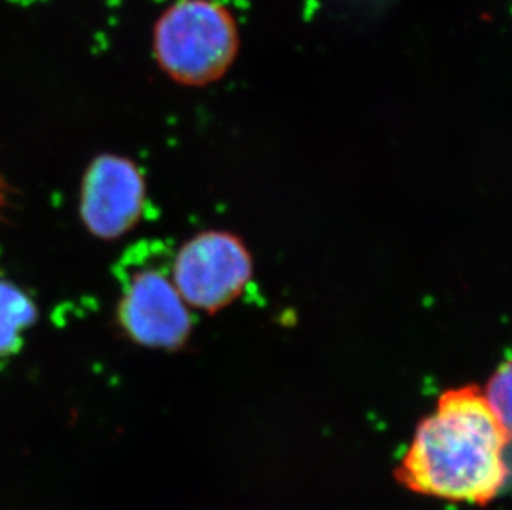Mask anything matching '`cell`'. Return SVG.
Here are the masks:
<instances>
[{
	"label": "cell",
	"mask_w": 512,
	"mask_h": 510,
	"mask_svg": "<svg viewBox=\"0 0 512 510\" xmlns=\"http://www.w3.org/2000/svg\"><path fill=\"white\" fill-rule=\"evenodd\" d=\"M145 203V181L135 164L105 156L88 171L82 214L98 236L116 237L135 226Z\"/></svg>",
	"instance_id": "obj_5"
},
{
	"label": "cell",
	"mask_w": 512,
	"mask_h": 510,
	"mask_svg": "<svg viewBox=\"0 0 512 510\" xmlns=\"http://www.w3.org/2000/svg\"><path fill=\"white\" fill-rule=\"evenodd\" d=\"M121 322L136 342L151 348L183 347L193 317L173 279L158 270L136 274L121 304Z\"/></svg>",
	"instance_id": "obj_4"
},
{
	"label": "cell",
	"mask_w": 512,
	"mask_h": 510,
	"mask_svg": "<svg viewBox=\"0 0 512 510\" xmlns=\"http://www.w3.org/2000/svg\"><path fill=\"white\" fill-rule=\"evenodd\" d=\"M484 401L494 418L511 433V365L509 361L494 371L483 391Z\"/></svg>",
	"instance_id": "obj_7"
},
{
	"label": "cell",
	"mask_w": 512,
	"mask_h": 510,
	"mask_svg": "<svg viewBox=\"0 0 512 510\" xmlns=\"http://www.w3.org/2000/svg\"><path fill=\"white\" fill-rule=\"evenodd\" d=\"M34 318L29 300L12 285L0 284V353L14 348L19 332Z\"/></svg>",
	"instance_id": "obj_6"
},
{
	"label": "cell",
	"mask_w": 512,
	"mask_h": 510,
	"mask_svg": "<svg viewBox=\"0 0 512 510\" xmlns=\"http://www.w3.org/2000/svg\"><path fill=\"white\" fill-rule=\"evenodd\" d=\"M239 49L236 17L218 0H176L153 29L158 67L184 87H206L221 80Z\"/></svg>",
	"instance_id": "obj_2"
},
{
	"label": "cell",
	"mask_w": 512,
	"mask_h": 510,
	"mask_svg": "<svg viewBox=\"0 0 512 510\" xmlns=\"http://www.w3.org/2000/svg\"><path fill=\"white\" fill-rule=\"evenodd\" d=\"M254 264L231 232H201L186 242L173 264V282L188 307L216 313L241 297Z\"/></svg>",
	"instance_id": "obj_3"
},
{
	"label": "cell",
	"mask_w": 512,
	"mask_h": 510,
	"mask_svg": "<svg viewBox=\"0 0 512 510\" xmlns=\"http://www.w3.org/2000/svg\"><path fill=\"white\" fill-rule=\"evenodd\" d=\"M509 434L478 386L446 391L416 428L395 477L416 494L486 506L508 482Z\"/></svg>",
	"instance_id": "obj_1"
}]
</instances>
